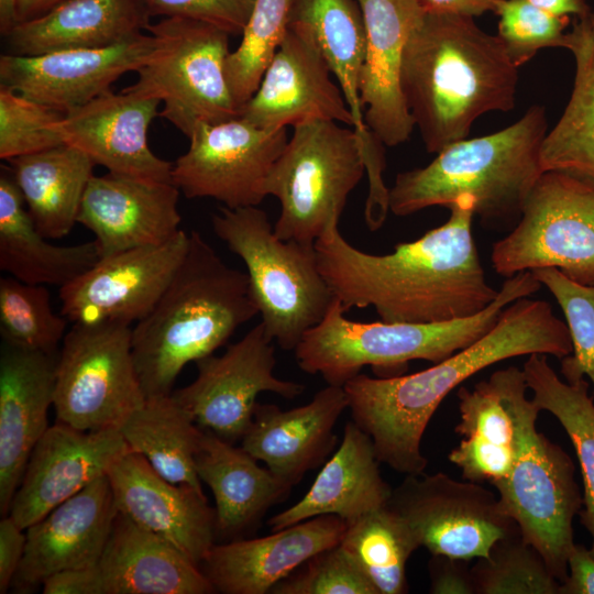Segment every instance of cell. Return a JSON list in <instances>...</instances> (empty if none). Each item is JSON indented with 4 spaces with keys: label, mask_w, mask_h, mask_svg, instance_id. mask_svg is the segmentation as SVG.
Listing matches in <instances>:
<instances>
[{
    "label": "cell",
    "mask_w": 594,
    "mask_h": 594,
    "mask_svg": "<svg viewBox=\"0 0 594 594\" xmlns=\"http://www.w3.org/2000/svg\"><path fill=\"white\" fill-rule=\"evenodd\" d=\"M450 217L383 255L363 252L330 222L316 240L319 270L344 312L373 307L382 321L429 323L473 316L498 295L487 282L472 235L474 205L465 197Z\"/></svg>",
    "instance_id": "6da1fadb"
},
{
    "label": "cell",
    "mask_w": 594,
    "mask_h": 594,
    "mask_svg": "<svg viewBox=\"0 0 594 594\" xmlns=\"http://www.w3.org/2000/svg\"><path fill=\"white\" fill-rule=\"evenodd\" d=\"M572 352L566 324L541 299L509 304L477 341L432 366L408 375L359 373L343 385L354 424L372 440L380 462L404 475H420L425 430L442 400L465 380L505 360L530 354L561 360Z\"/></svg>",
    "instance_id": "7a4b0ae2"
},
{
    "label": "cell",
    "mask_w": 594,
    "mask_h": 594,
    "mask_svg": "<svg viewBox=\"0 0 594 594\" xmlns=\"http://www.w3.org/2000/svg\"><path fill=\"white\" fill-rule=\"evenodd\" d=\"M518 68L473 18L425 12L404 48L400 86L426 150L466 139L486 112L510 111Z\"/></svg>",
    "instance_id": "3957f363"
},
{
    "label": "cell",
    "mask_w": 594,
    "mask_h": 594,
    "mask_svg": "<svg viewBox=\"0 0 594 594\" xmlns=\"http://www.w3.org/2000/svg\"><path fill=\"white\" fill-rule=\"evenodd\" d=\"M258 315L249 276L229 266L199 232L165 292L132 329V352L145 397L172 394L178 374L224 345Z\"/></svg>",
    "instance_id": "277c9868"
},
{
    "label": "cell",
    "mask_w": 594,
    "mask_h": 594,
    "mask_svg": "<svg viewBox=\"0 0 594 594\" xmlns=\"http://www.w3.org/2000/svg\"><path fill=\"white\" fill-rule=\"evenodd\" d=\"M547 130L544 108L534 105L498 132L450 144L428 165L397 174L388 190L389 211L405 217L465 197L482 226L513 229L543 173L540 150Z\"/></svg>",
    "instance_id": "5b68a950"
},
{
    "label": "cell",
    "mask_w": 594,
    "mask_h": 594,
    "mask_svg": "<svg viewBox=\"0 0 594 594\" xmlns=\"http://www.w3.org/2000/svg\"><path fill=\"white\" fill-rule=\"evenodd\" d=\"M540 288L531 271L520 272L507 277L497 297L482 311L429 323L352 321L334 297L321 322L307 331L294 350L295 358L301 371L319 374L336 386H343L366 365L384 371L400 370L414 360L435 364L477 341L509 304Z\"/></svg>",
    "instance_id": "8992f818"
},
{
    "label": "cell",
    "mask_w": 594,
    "mask_h": 594,
    "mask_svg": "<svg viewBox=\"0 0 594 594\" xmlns=\"http://www.w3.org/2000/svg\"><path fill=\"white\" fill-rule=\"evenodd\" d=\"M492 376L509 407L518 436L516 461L509 474L493 486L504 510L514 519L522 539L543 558L561 583L568 576L573 519L583 506L569 454L536 427L541 411L527 397L522 369L508 366Z\"/></svg>",
    "instance_id": "52a82bcc"
},
{
    "label": "cell",
    "mask_w": 594,
    "mask_h": 594,
    "mask_svg": "<svg viewBox=\"0 0 594 594\" xmlns=\"http://www.w3.org/2000/svg\"><path fill=\"white\" fill-rule=\"evenodd\" d=\"M211 222L216 235L246 266L267 336L280 349L294 351L334 299L319 270L315 244L279 239L257 206L222 207Z\"/></svg>",
    "instance_id": "ba28073f"
},
{
    "label": "cell",
    "mask_w": 594,
    "mask_h": 594,
    "mask_svg": "<svg viewBox=\"0 0 594 594\" xmlns=\"http://www.w3.org/2000/svg\"><path fill=\"white\" fill-rule=\"evenodd\" d=\"M364 173L362 143L353 128L324 120L295 125L264 187L266 196L280 202L275 234L314 245L330 222L340 221Z\"/></svg>",
    "instance_id": "9c48e42d"
},
{
    "label": "cell",
    "mask_w": 594,
    "mask_h": 594,
    "mask_svg": "<svg viewBox=\"0 0 594 594\" xmlns=\"http://www.w3.org/2000/svg\"><path fill=\"white\" fill-rule=\"evenodd\" d=\"M146 31L156 38L157 51L123 90L158 98L164 103L160 116L187 138L199 123L239 117L224 72L231 35L183 18H163Z\"/></svg>",
    "instance_id": "30bf717a"
},
{
    "label": "cell",
    "mask_w": 594,
    "mask_h": 594,
    "mask_svg": "<svg viewBox=\"0 0 594 594\" xmlns=\"http://www.w3.org/2000/svg\"><path fill=\"white\" fill-rule=\"evenodd\" d=\"M491 260L504 277L554 267L594 285V182L562 170L541 174L517 224L496 241Z\"/></svg>",
    "instance_id": "8fae6325"
},
{
    "label": "cell",
    "mask_w": 594,
    "mask_h": 594,
    "mask_svg": "<svg viewBox=\"0 0 594 594\" xmlns=\"http://www.w3.org/2000/svg\"><path fill=\"white\" fill-rule=\"evenodd\" d=\"M145 398L131 326L73 323L55 364L56 421L84 431L120 428Z\"/></svg>",
    "instance_id": "7c38bea8"
},
{
    "label": "cell",
    "mask_w": 594,
    "mask_h": 594,
    "mask_svg": "<svg viewBox=\"0 0 594 594\" xmlns=\"http://www.w3.org/2000/svg\"><path fill=\"white\" fill-rule=\"evenodd\" d=\"M387 505L404 520L418 548L431 556L484 558L498 540L518 530L493 492L443 472L405 475Z\"/></svg>",
    "instance_id": "4fadbf2b"
},
{
    "label": "cell",
    "mask_w": 594,
    "mask_h": 594,
    "mask_svg": "<svg viewBox=\"0 0 594 594\" xmlns=\"http://www.w3.org/2000/svg\"><path fill=\"white\" fill-rule=\"evenodd\" d=\"M188 139V150L173 164L172 183L187 198L235 209L263 201L265 182L289 138L286 128L264 129L237 117L199 123Z\"/></svg>",
    "instance_id": "5bb4252c"
},
{
    "label": "cell",
    "mask_w": 594,
    "mask_h": 594,
    "mask_svg": "<svg viewBox=\"0 0 594 594\" xmlns=\"http://www.w3.org/2000/svg\"><path fill=\"white\" fill-rule=\"evenodd\" d=\"M274 343L264 324L257 323L223 354L196 361L197 377L172 392L173 396L202 430L231 443L241 440L258 394L271 392L294 399L306 389L301 383L275 376Z\"/></svg>",
    "instance_id": "9a60e30c"
},
{
    "label": "cell",
    "mask_w": 594,
    "mask_h": 594,
    "mask_svg": "<svg viewBox=\"0 0 594 594\" xmlns=\"http://www.w3.org/2000/svg\"><path fill=\"white\" fill-rule=\"evenodd\" d=\"M189 244L183 229L170 240L101 257L59 288L61 314L73 323L131 326L154 308Z\"/></svg>",
    "instance_id": "2e32d148"
},
{
    "label": "cell",
    "mask_w": 594,
    "mask_h": 594,
    "mask_svg": "<svg viewBox=\"0 0 594 594\" xmlns=\"http://www.w3.org/2000/svg\"><path fill=\"white\" fill-rule=\"evenodd\" d=\"M157 51L152 34L141 33L103 47L0 56V85L62 112L111 90L128 72H136Z\"/></svg>",
    "instance_id": "e0dca14e"
},
{
    "label": "cell",
    "mask_w": 594,
    "mask_h": 594,
    "mask_svg": "<svg viewBox=\"0 0 594 594\" xmlns=\"http://www.w3.org/2000/svg\"><path fill=\"white\" fill-rule=\"evenodd\" d=\"M129 448L120 428L84 431L56 421L35 446L9 516L26 529L97 479Z\"/></svg>",
    "instance_id": "ac0fdd59"
},
{
    "label": "cell",
    "mask_w": 594,
    "mask_h": 594,
    "mask_svg": "<svg viewBox=\"0 0 594 594\" xmlns=\"http://www.w3.org/2000/svg\"><path fill=\"white\" fill-rule=\"evenodd\" d=\"M108 479L120 514L167 540L200 565L215 544L216 512L202 490L163 477L140 453L128 451Z\"/></svg>",
    "instance_id": "d6986e66"
},
{
    "label": "cell",
    "mask_w": 594,
    "mask_h": 594,
    "mask_svg": "<svg viewBox=\"0 0 594 594\" xmlns=\"http://www.w3.org/2000/svg\"><path fill=\"white\" fill-rule=\"evenodd\" d=\"M317 45L287 29L255 94L239 117L264 129L324 120L353 127L342 90Z\"/></svg>",
    "instance_id": "ffe728a7"
},
{
    "label": "cell",
    "mask_w": 594,
    "mask_h": 594,
    "mask_svg": "<svg viewBox=\"0 0 594 594\" xmlns=\"http://www.w3.org/2000/svg\"><path fill=\"white\" fill-rule=\"evenodd\" d=\"M160 103L158 98L109 90L65 112V143L110 173L172 182L173 163L156 156L147 141L148 127L160 114Z\"/></svg>",
    "instance_id": "44dd1931"
},
{
    "label": "cell",
    "mask_w": 594,
    "mask_h": 594,
    "mask_svg": "<svg viewBox=\"0 0 594 594\" xmlns=\"http://www.w3.org/2000/svg\"><path fill=\"white\" fill-rule=\"evenodd\" d=\"M179 193L172 182L110 172L94 175L85 190L77 223L95 234L100 258L162 244L182 230Z\"/></svg>",
    "instance_id": "7402d4cb"
},
{
    "label": "cell",
    "mask_w": 594,
    "mask_h": 594,
    "mask_svg": "<svg viewBox=\"0 0 594 594\" xmlns=\"http://www.w3.org/2000/svg\"><path fill=\"white\" fill-rule=\"evenodd\" d=\"M366 29L360 99L367 128L385 146L406 142L415 129L400 74L404 48L425 11L417 0H356Z\"/></svg>",
    "instance_id": "603a6c76"
},
{
    "label": "cell",
    "mask_w": 594,
    "mask_h": 594,
    "mask_svg": "<svg viewBox=\"0 0 594 594\" xmlns=\"http://www.w3.org/2000/svg\"><path fill=\"white\" fill-rule=\"evenodd\" d=\"M346 522L334 515L302 520L271 535L213 544L201 570L216 592L266 594L319 552L338 546Z\"/></svg>",
    "instance_id": "cb8c5ba5"
},
{
    "label": "cell",
    "mask_w": 594,
    "mask_h": 594,
    "mask_svg": "<svg viewBox=\"0 0 594 594\" xmlns=\"http://www.w3.org/2000/svg\"><path fill=\"white\" fill-rule=\"evenodd\" d=\"M117 514L108 475L101 476L25 529L13 583L31 588L58 571L97 565Z\"/></svg>",
    "instance_id": "d4e9b609"
},
{
    "label": "cell",
    "mask_w": 594,
    "mask_h": 594,
    "mask_svg": "<svg viewBox=\"0 0 594 594\" xmlns=\"http://www.w3.org/2000/svg\"><path fill=\"white\" fill-rule=\"evenodd\" d=\"M52 355L3 343L0 356V512L8 515L29 459L48 429Z\"/></svg>",
    "instance_id": "484cf974"
},
{
    "label": "cell",
    "mask_w": 594,
    "mask_h": 594,
    "mask_svg": "<svg viewBox=\"0 0 594 594\" xmlns=\"http://www.w3.org/2000/svg\"><path fill=\"white\" fill-rule=\"evenodd\" d=\"M346 408L343 386L336 385L288 410L256 403L241 447L289 485H297L333 451L334 427Z\"/></svg>",
    "instance_id": "4316f807"
},
{
    "label": "cell",
    "mask_w": 594,
    "mask_h": 594,
    "mask_svg": "<svg viewBox=\"0 0 594 594\" xmlns=\"http://www.w3.org/2000/svg\"><path fill=\"white\" fill-rule=\"evenodd\" d=\"M287 29L309 37L338 80L353 117L365 168L385 165L384 144L367 128L360 99V76L366 51V29L356 0H290Z\"/></svg>",
    "instance_id": "83f0119b"
},
{
    "label": "cell",
    "mask_w": 594,
    "mask_h": 594,
    "mask_svg": "<svg viewBox=\"0 0 594 594\" xmlns=\"http://www.w3.org/2000/svg\"><path fill=\"white\" fill-rule=\"evenodd\" d=\"M380 463L371 438L353 420L348 421L338 450L302 498L270 518L271 530L321 515L338 516L350 525L386 506L393 488L383 479Z\"/></svg>",
    "instance_id": "f1b7e54d"
},
{
    "label": "cell",
    "mask_w": 594,
    "mask_h": 594,
    "mask_svg": "<svg viewBox=\"0 0 594 594\" xmlns=\"http://www.w3.org/2000/svg\"><path fill=\"white\" fill-rule=\"evenodd\" d=\"M105 594H210L200 565L118 512L98 562Z\"/></svg>",
    "instance_id": "f546056e"
},
{
    "label": "cell",
    "mask_w": 594,
    "mask_h": 594,
    "mask_svg": "<svg viewBox=\"0 0 594 594\" xmlns=\"http://www.w3.org/2000/svg\"><path fill=\"white\" fill-rule=\"evenodd\" d=\"M151 18L145 0H68L3 38L8 54L19 56L103 48L140 35Z\"/></svg>",
    "instance_id": "4dcf8cb0"
},
{
    "label": "cell",
    "mask_w": 594,
    "mask_h": 594,
    "mask_svg": "<svg viewBox=\"0 0 594 594\" xmlns=\"http://www.w3.org/2000/svg\"><path fill=\"white\" fill-rule=\"evenodd\" d=\"M196 472L215 497L217 532L229 536L253 526L293 487L260 466L242 447L206 430L196 454Z\"/></svg>",
    "instance_id": "1f68e13d"
},
{
    "label": "cell",
    "mask_w": 594,
    "mask_h": 594,
    "mask_svg": "<svg viewBox=\"0 0 594 594\" xmlns=\"http://www.w3.org/2000/svg\"><path fill=\"white\" fill-rule=\"evenodd\" d=\"M100 260L94 241L55 245L35 227L23 196L4 166L0 174V270L32 285L63 287Z\"/></svg>",
    "instance_id": "d6a6232c"
},
{
    "label": "cell",
    "mask_w": 594,
    "mask_h": 594,
    "mask_svg": "<svg viewBox=\"0 0 594 594\" xmlns=\"http://www.w3.org/2000/svg\"><path fill=\"white\" fill-rule=\"evenodd\" d=\"M8 162L36 229L47 239L67 235L94 176L89 156L65 143Z\"/></svg>",
    "instance_id": "836d02e7"
},
{
    "label": "cell",
    "mask_w": 594,
    "mask_h": 594,
    "mask_svg": "<svg viewBox=\"0 0 594 594\" xmlns=\"http://www.w3.org/2000/svg\"><path fill=\"white\" fill-rule=\"evenodd\" d=\"M460 422L455 432L462 437L448 459L466 481L494 485L512 471L518 451V436L513 414L491 375L473 389L458 391Z\"/></svg>",
    "instance_id": "e575fe53"
},
{
    "label": "cell",
    "mask_w": 594,
    "mask_h": 594,
    "mask_svg": "<svg viewBox=\"0 0 594 594\" xmlns=\"http://www.w3.org/2000/svg\"><path fill=\"white\" fill-rule=\"evenodd\" d=\"M563 48L575 59L569 102L540 150L543 172L562 170L594 182V12L574 18Z\"/></svg>",
    "instance_id": "d590c367"
},
{
    "label": "cell",
    "mask_w": 594,
    "mask_h": 594,
    "mask_svg": "<svg viewBox=\"0 0 594 594\" xmlns=\"http://www.w3.org/2000/svg\"><path fill=\"white\" fill-rule=\"evenodd\" d=\"M130 451L172 483L202 490L196 454L205 435L173 394L146 397L120 426Z\"/></svg>",
    "instance_id": "8d00e7d4"
},
{
    "label": "cell",
    "mask_w": 594,
    "mask_h": 594,
    "mask_svg": "<svg viewBox=\"0 0 594 594\" xmlns=\"http://www.w3.org/2000/svg\"><path fill=\"white\" fill-rule=\"evenodd\" d=\"M522 371L535 404L558 419L574 447L583 479L584 507L579 516L592 537L594 556V397L588 383L562 381L544 354L528 355Z\"/></svg>",
    "instance_id": "74e56055"
},
{
    "label": "cell",
    "mask_w": 594,
    "mask_h": 594,
    "mask_svg": "<svg viewBox=\"0 0 594 594\" xmlns=\"http://www.w3.org/2000/svg\"><path fill=\"white\" fill-rule=\"evenodd\" d=\"M340 544L376 594L408 592L406 564L418 546L404 520L388 505L346 525Z\"/></svg>",
    "instance_id": "f35d334b"
},
{
    "label": "cell",
    "mask_w": 594,
    "mask_h": 594,
    "mask_svg": "<svg viewBox=\"0 0 594 594\" xmlns=\"http://www.w3.org/2000/svg\"><path fill=\"white\" fill-rule=\"evenodd\" d=\"M67 318L54 312L44 285L0 278V332L3 343L52 355L65 337Z\"/></svg>",
    "instance_id": "ab89813d"
},
{
    "label": "cell",
    "mask_w": 594,
    "mask_h": 594,
    "mask_svg": "<svg viewBox=\"0 0 594 594\" xmlns=\"http://www.w3.org/2000/svg\"><path fill=\"white\" fill-rule=\"evenodd\" d=\"M290 0H255L239 46L229 54L224 72L240 108L255 94L265 69L287 31Z\"/></svg>",
    "instance_id": "60d3db41"
},
{
    "label": "cell",
    "mask_w": 594,
    "mask_h": 594,
    "mask_svg": "<svg viewBox=\"0 0 594 594\" xmlns=\"http://www.w3.org/2000/svg\"><path fill=\"white\" fill-rule=\"evenodd\" d=\"M471 573L475 594H560L561 582L519 530L498 540Z\"/></svg>",
    "instance_id": "b9f144b4"
},
{
    "label": "cell",
    "mask_w": 594,
    "mask_h": 594,
    "mask_svg": "<svg viewBox=\"0 0 594 594\" xmlns=\"http://www.w3.org/2000/svg\"><path fill=\"white\" fill-rule=\"evenodd\" d=\"M531 272L556 298L566 320L572 352L561 359V374L568 383L586 375L594 397V285L574 282L554 267Z\"/></svg>",
    "instance_id": "7bdbcfd3"
},
{
    "label": "cell",
    "mask_w": 594,
    "mask_h": 594,
    "mask_svg": "<svg viewBox=\"0 0 594 594\" xmlns=\"http://www.w3.org/2000/svg\"><path fill=\"white\" fill-rule=\"evenodd\" d=\"M64 114L0 85V157L10 161L65 144Z\"/></svg>",
    "instance_id": "ee69618b"
},
{
    "label": "cell",
    "mask_w": 594,
    "mask_h": 594,
    "mask_svg": "<svg viewBox=\"0 0 594 594\" xmlns=\"http://www.w3.org/2000/svg\"><path fill=\"white\" fill-rule=\"evenodd\" d=\"M495 13L499 18L497 36L517 67L542 48L564 46L569 16L550 14L528 0H504Z\"/></svg>",
    "instance_id": "f6af8a7d"
},
{
    "label": "cell",
    "mask_w": 594,
    "mask_h": 594,
    "mask_svg": "<svg viewBox=\"0 0 594 594\" xmlns=\"http://www.w3.org/2000/svg\"><path fill=\"white\" fill-rule=\"evenodd\" d=\"M272 594H376L351 556L339 543L309 559L277 583Z\"/></svg>",
    "instance_id": "bcb514c9"
},
{
    "label": "cell",
    "mask_w": 594,
    "mask_h": 594,
    "mask_svg": "<svg viewBox=\"0 0 594 594\" xmlns=\"http://www.w3.org/2000/svg\"><path fill=\"white\" fill-rule=\"evenodd\" d=\"M255 0H145L151 16L183 18L242 35Z\"/></svg>",
    "instance_id": "7dc6e473"
},
{
    "label": "cell",
    "mask_w": 594,
    "mask_h": 594,
    "mask_svg": "<svg viewBox=\"0 0 594 594\" xmlns=\"http://www.w3.org/2000/svg\"><path fill=\"white\" fill-rule=\"evenodd\" d=\"M466 562L447 556H431L428 564L430 593L474 594V582Z\"/></svg>",
    "instance_id": "c3c4849f"
},
{
    "label": "cell",
    "mask_w": 594,
    "mask_h": 594,
    "mask_svg": "<svg viewBox=\"0 0 594 594\" xmlns=\"http://www.w3.org/2000/svg\"><path fill=\"white\" fill-rule=\"evenodd\" d=\"M10 516L0 521V594L12 585L26 546V532Z\"/></svg>",
    "instance_id": "681fc988"
},
{
    "label": "cell",
    "mask_w": 594,
    "mask_h": 594,
    "mask_svg": "<svg viewBox=\"0 0 594 594\" xmlns=\"http://www.w3.org/2000/svg\"><path fill=\"white\" fill-rule=\"evenodd\" d=\"M42 585L44 594H105L98 564L58 571Z\"/></svg>",
    "instance_id": "f907efd6"
},
{
    "label": "cell",
    "mask_w": 594,
    "mask_h": 594,
    "mask_svg": "<svg viewBox=\"0 0 594 594\" xmlns=\"http://www.w3.org/2000/svg\"><path fill=\"white\" fill-rule=\"evenodd\" d=\"M560 594H594V556L584 544L574 543L570 551Z\"/></svg>",
    "instance_id": "816d5d0a"
},
{
    "label": "cell",
    "mask_w": 594,
    "mask_h": 594,
    "mask_svg": "<svg viewBox=\"0 0 594 594\" xmlns=\"http://www.w3.org/2000/svg\"><path fill=\"white\" fill-rule=\"evenodd\" d=\"M425 12L475 18L495 12L504 0H417Z\"/></svg>",
    "instance_id": "f5cc1de1"
},
{
    "label": "cell",
    "mask_w": 594,
    "mask_h": 594,
    "mask_svg": "<svg viewBox=\"0 0 594 594\" xmlns=\"http://www.w3.org/2000/svg\"><path fill=\"white\" fill-rule=\"evenodd\" d=\"M537 8L557 15L574 18L582 16L591 11L585 0H528Z\"/></svg>",
    "instance_id": "db71d44e"
},
{
    "label": "cell",
    "mask_w": 594,
    "mask_h": 594,
    "mask_svg": "<svg viewBox=\"0 0 594 594\" xmlns=\"http://www.w3.org/2000/svg\"><path fill=\"white\" fill-rule=\"evenodd\" d=\"M68 0H18L20 23L41 18Z\"/></svg>",
    "instance_id": "11a10c76"
},
{
    "label": "cell",
    "mask_w": 594,
    "mask_h": 594,
    "mask_svg": "<svg viewBox=\"0 0 594 594\" xmlns=\"http://www.w3.org/2000/svg\"><path fill=\"white\" fill-rule=\"evenodd\" d=\"M18 24L19 9L18 0H0V33L8 35Z\"/></svg>",
    "instance_id": "9f6ffc18"
}]
</instances>
